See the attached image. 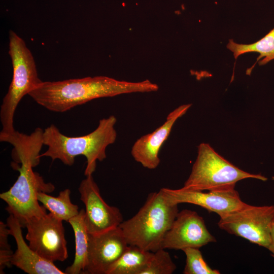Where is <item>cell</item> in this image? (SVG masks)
I'll list each match as a JSON object with an SVG mask.
<instances>
[{
	"label": "cell",
	"instance_id": "6da1fadb",
	"mask_svg": "<svg viewBox=\"0 0 274 274\" xmlns=\"http://www.w3.org/2000/svg\"><path fill=\"white\" fill-rule=\"evenodd\" d=\"M158 89V85L148 80L131 82L106 76H95L42 81L28 95L46 109L63 113L98 98L155 91Z\"/></svg>",
	"mask_w": 274,
	"mask_h": 274
},
{
	"label": "cell",
	"instance_id": "7a4b0ae2",
	"mask_svg": "<svg viewBox=\"0 0 274 274\" xmlns=\"http://www.w3.org/2000/svg\"><path fill=\"white\" fill-rule=\"evenodd\" d=\"M116 122L117 118L114 115L102 118L95 129L80 136H66L51 124L44 130L43 143L48 149L40 157H49L52 161L58 159L65 165L72 166L75 157L84 156L87 162L84 175H92L97 161H102L106 158L107 148L116 140Z\"/></svg>",
	"mask_w": 274,
	"mask_h": 274
},
{
	"label": "cell",
	"instance_id": "3957f363",
	"mask_svg": "<svg viewBox=\"0 0 274 274\" xmlns=\"http://www.w3.org/2000/svg\"><path fill=\"white\" fill-rule=\"evenodd\" d=\"M163 189L150 193L144 205L119 226L129 245L148 251L161 248L164 236L179 212Z\"/></svg>",
	"mask_w": 274,
	"mask_h": 274
},
{
	"label": "cell",
	"instance_id": "277c9868",
	"mask_svg": "<svg viewBox=\"0 0 274 274\" xmlns=\"http://www.w3.org/2000/svg\"><path fill=\"white\" fill-rule=\"evenodd\" d=\"M9 54L13 66V77L0 110L1 132L16 130L14 117L21 99L36 88L42 81L38 76L32 54L24 40L12 30L9 31Z\"/></svg>",
	"mask_w": 274,
	"mask_h": 274
},
{
	"label": "cell",
	"instance_id": "5b68a950",
	"mask_svg": "<svg viewBox=\"0 0 274 274\" xmlns=\"http://www.w3.org/2000/svg\"><path fill=\"white\" fill-rule=\"evenodd\" d=\"M19 164V166L14 163L12 164L19 175L10 189L0 194V198L7 204V212L19 220L22 227H25L29 219L47 214L45 208L39 204L38 193H50L55 187L51 183L45 182L39 174L33 170L38 164L32 158H23Z\"/></svg>",
	"mask_w": 274,
	"mask_h": 274
},
{
	"label": "cell",
	"instance_id": "8992f818",
	"mask_svg": "<svg viewBox=\"0 0 274 274\" xmlns=\"http://www.w3.org/2000/svg\"><path fill=\"white\" fill-rule=\"evenodd\" d=\"M253 178L265 181L267 178L244 171L218 154L209 144L198 147L196 159L183 189L210 191L235 188L239 181Z\"/></svg>",
	"mask_w": 274,
	"mask_h": 274
},
{
	"label": "cell",
	"instance_id": "52a82bcc",
	"mask_svg": "<svg viewBox=\"0 0 274 274\" xmlns=\"http://www.w3.org/2000/svg\"><path fill=\"white\" fill-rule=\"evenodd\" d=\"M274 223V205L254 206L246 204L242 208L220 218V228L268 248Z\"/></svg>",
	"mask_w": 274,
	"mask_h": 274
},
{
	"label": "cell",
	"instance_id": "ba28073f",
	"mask_svg": "<svg viewBox=\"0 0 274 274\" xmlns=\"http://www.w3.org/2000/svg\"><path fill=\"white\" fill-rule=\"evenodd\" d=\"M62 222L49 213L29 219L25 225L29 247L41 257L53 262L64 261L68 256Z\"/></svg>",
	"mask_w": 274,
	"mask_h": 274
},
{
	"label": "cell",
	"instance_id": "9c48e42d",
	"mask_svg": "<svg viewBox=\"0 0 274 274\" xmlns=\"http://www.w3.org/2000/svg\"><path fill=\"white\" fill-rule=\"evenodd\" d=\"M80 199L85 206V222L90 234L99 233L118 227L123 221L120 210L102 198L92 175L86 176L79 188Z\"/></svg>",
	"mask_w": 274,
	"mask_h": 274
},
{
	"label": "cell",
	"instance_id": "30bf717a",
	"mask_svg": "<svg viewBox=\"0 0 274 274\" xmlns=\"http://www.w3.org/2000/svg\"><path fill=\"white\" fill-rule=\"evenodd\" d=\"M208 230L203 218L194 211L185 209L178 212L163 238L161 248L181 250L197 248L215 242Z\"/></svg>",
	"mask_w": 274,
	"mask_h": 274
},
{
	"label": "cell",
	"instance_id": "8fae6325",
	"mask_svg": "<svg viewBox=\"0 0 274 274\" xmlns=\"http://www.w3.org/2000/svg\"><path fill=\"white\" fill-rule=\"evenodd\" d=\"M128 245L119 226L99 233H89L87 261L82 273L106 274Z\"/></svg>",
	"mask_w": 274,
	"mask_h": 274
},
{
	"label": "cell",
	"instance_id": "7c38bea8",
	"mask_svg": "<svg viewBox=\"0 0 274 274\" xmlns=\"http://www.w3.org/2000/svg\"><path fill=\"white\" fill-rule=\"evenodd\" d=\"M173 202L188 203L200 206L209 212L224 217L242 208L247 203L243 201L235 188L203 191L162 188Z\"/></svg>",
	"mask_w": 274,
	"mask_h": 274
},
{
	"label": "cell",
	"instance_id": "4fadbf2b",
	"mask_svg": "<svg viewBox=\"0 0 274 274\" xmlns=\"http://www.w3.org/2000/svg\"><path fill=\"white\" fill-rule=\"evenodd\" d=\"M191 104L180 106L167 115L165 121L154 131L139 138L133 144L131 154L136 162L147 168L153 169L160 163L159 152L168 137L176 121L183 116Z\"/></svg>",
	"mask_w": 274,
	"mask_h": 274
},
{
	"label": "cell",
	"instance_id": "5bb4252c",
	"mask_svg": "<svg viewBox=\"0 0 274 274\" xmlns=\"http://www.w3.org/2000/svg\"><path fill=\"white\" fill-rule=\"evenodd\" d=\"M10 235L16 243L17 249L13 253L11 264L29 274H65L54 262L41 257L25 243L22 232V226L12 215L6 222Z\"/></svg>",
	"mask_w": 274,
	"mask_h": 274
},
{
	"label": "cell",
	"instance_id": "9a60e30c",
	"mask_svg": "<svg viewBox=\"0 0 274 274\" xmlns=\"http://www.w3.org/2000/svg\"><path fill=\"white\" fill-rule=\"evenodd\" d=\"M68 222L74 232L75 255L73 264L66 267L64 272L67 274L82 273L87 264L89 239L85 222V210H80L79 213Z\"/></svg>",
	"mask_w": 274,
	"mask_h": 274
},
{
	"label": "cell",
	"instance_id": "2e32d148",
	"mask_svg": "<svg viewBox=\"0 0 274 274\" xmlns=\"http://www.w3.org/2000/svg\"><path fill=\"white\" fill-rule=\"evenodd\" d=\"M153 252L128 245L120 257L109 268L106 274H142L147 266Z\"/></svg>",
	"mask_w": 274,
	"mask_h": 274
},
{
	"label": "cell",
	"instance_id": "e0dca14e",
	"mask_svg": "<svg viewBox=\"0 0 274 274\" xmlns=\"http://www.w3.org/2000/svg\"><path fill=\"white\" fill-rule=\"evenodd\" d=\"M227 48L233 52L235 59L245 53L257 52L259 53L256 61L251 67L247 70L250 75L255 65L258 62L260 65H264L274 59V28L264 37L251 44H237L232 39H229Z\"/></svg>",
	"mask_w": 274,
	"mask_h": 274
},
{
	"label": "cell",
	"instance_id": "ac0fdd59",
	"mask_svg": "<svg viewBox=\"0 0 274 274\" xmlns=\"http://www.w3.org/2000/svg\"><path fill=\"white\" fill-rule=\"evenodd\" d=\"M71 193L69 189H65L61 191L57 196L54 197L41 192L38 194V199L57 219L68 222L80 212L78 206L71 201Z\"/></svg>",
	"mask_w": 274,
	"mask_h": 274
},
{
	"label": "cell",
	"instance_id": "d6986e66",
	"mask_svg": "<svg viewBox=\"0 0 274 274\" xmlns=\"http://www.w3.org/2000/svg\"><path fill=\"white\" fill-rule=\"evenodd\" d=\"M197 248H187L182 250L186 255L184 274H219L220 271L210 267L204 261Z\"/></svg>",
	"mask_w": 274,
	"mask_h": 274
},
{
	"label": "cell",
	"instance_id": "ffe728a7",
	"mask_svg": "<svg viewBox=\"0 0 274 274\" xmlns=\"http://www.w3.org/2000/svg\"><path fill=\"white\" fill-rule=\"evenodd\" d=\"M177 266L170 254L164 249L160 248L153 252L147 266L142 274H172Z\"/></svg>",
	"mask_w": 274,
	"mask_h": 274
},
{
	"label": "cell",
	"instance_id": "44dd1931",
	"mask_svg": "<svg viewBox=\"0 0 274 274\" xmlns=\"http://www.w3.org/2000/svg\"><path fill=\"white\" fill-rule=\"evenodd\" d=\"M10 235L9 228L7 224L0 222V273H4L6 268L12 265L11 259L13 253L8 243V236Z\"/></svg>",
	"mask_w": 274,
	"mask_h": 274
},
{
	"label": "cell",
	"instance_id": "7402d4cb",
	"mask_svg": "<svg viewBox=\"0 0 274 274\" xmlns=\"http://www.w3.org/2000/svg\"><path fill=\"white\" fill-rule=\"evenodd\" d=\"M267 249L270 251L271 255L274 257V223L271 230V242Z\"/></svg>",
	"mask_w": 274,
	"mask_h": 274
}]
</instances>
